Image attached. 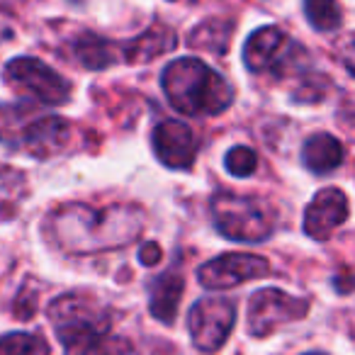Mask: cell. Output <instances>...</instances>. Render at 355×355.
<instances>
[{"label":"cell","mask_w":355,"mask_h":355,"mask_svg":"<svg viewBox=\"0 0 355 355\" xmlns=\"http://www.w3.org/2000/svg\"><path fill=\"white\" fill-rule=\"evenodd\" d=\"M49 222L56 246L73 256L129 246L144 232V212L134 205H110L95 209L73 202L54 212Z\"/></svg>","instance_id":"cell-1"},{"label":"cell","mask_w":355,"mask_h":355,"mask_svg":"<svg viewBox=\"0 0 355 355\" xmlns=\"http://www.w3.org/2000/svg\"><path fill=\"white\" fill-rule=\"evenodd\" d=\"M51 326L64 345V355H134L129 338L110 336V314L83 292L61 295L46 306Z\"/></svg>","instance_id":"cell-2"},{"label":"cell","mask_w":355,"mask_h":355,"mask_svg":"<svg viewBox=\"0 0 355 355\" xmlns=\"http://www.w3.org/2000/svg\"><path fill=\"white\" fill-rule=\"evenodd\" d=\"M161 85L168 103L188 117H214L234 103L232 83L195 56L171 61L161 73Z\"/></svg>","instance_id":"cell-3"},{"label":"cell","mask_w":355,"mask_h":355,"mask_svg":"<svg viewBox=\"0 0 355 355\" xmlns=\"http://www.w3.org/2000/svg\"><path fill=\"white\" fill-rule=\"evenodd\" d=\"M214 227L229 241L261 243L275 232V209L266 200L217 193L209 202Z\"/></svg>","instance_id":"cell-4"},{"label":"cell","mask_w":355,"mask_h":355,"mask_svg":"<svg viewBox=\"0 0 355 355\" xmlns=\"http://www.w3.org/2000/svg\"><path fill=\"white\" fill-rule=\"evenodd\" d=\"M3 78L12 90L37 100L40 105H64L71 98V83L51 66L35 56H17L3 71Z\"/></svg>","instance_id":"cell-5"},{"label":"cell","mask_w":355,"mask_h":355,"mask_svg":"<svg viewBox=\"0 0 355 355\" xmlns=\"http://www.w3.org/2000/svg\"><path fill=\"white\" fill-rule=\"evenodd\" d=\"M236 324V304L227 297H202L188 311L193 345L202 353H217Z\"/></svg>","instance_id":"cell-6"},{"label":"cell","mask_w":355,"mask_h":355,"mask_svg":"<svg viewBox=\"0 0 355 355\" xmlns=\"http://www.w3.org/2000/svg\"><path fill=\"white\" fill-rule=\"evenodd\" d=\"M306 311L309 300L304 297H292L277 287H263L248 300V334L253 338H266L280 326L304 319Z\"/></svg>","instance_id":"cell-7"},{"label":"cell","mask_w":355,"mask_h":355,"mask_svg":"<svg viewBox=\"0 0 355 355\" xmlns=\"http://www.w3.org/2000/svg\"><path fill=\"white\" fill-rule=\"evenodd\" d=\"M300 44H292L290 37L277 27H261L243 44V64L251 73H290L292 64H297Z\"/></svg>","instance_id":"cell-8"},{"label":"cell","mask_w":355,"mask_h":355,"mask_svg":"<svg viewBox=\"0 0 355 355\" xmlns=\"http://www.w3.org/2000/svg\"><path fill=\"white\" fill-rule=\"evenodd\" d=\"M270 272V263L253 253H222L198 268V280L207 290H229Z\"/></svg>","instance_id":"cell-9"},{"label":"cell","mask_w":355,"mask_h":355,"mask_svg":"<svg viewBox=\"0 0 355 355\" xmlns=\"http://www.w3.org/2000/svg\"><path fill=\"white\" fill-rule=\"evenodd\" d=\"M151 146L156 158L173 171H188L198 158L195 132L180 119H163L153 127Z\"/></svg>","instance_id":"cell-10"},{"label":"cell","mask_w":355,"mask_h":355,"mask_svg":"<svg viewBox=\"0 0 355 355\" xmlns=\"http://www.w3.org/2000/svg\"><path fill=\"white\" fill-rule=\"evenodd\" d=\"M348 195L340 188H324L304 209V234L314 241H329L331 234L348 219Z\"/></svg>","instance_id":"cell-11"},{"label":"cell","mask_w":355,"mask_h":355,"mask_svg":"<svg viewBox=\"0 0 355 355\" xmlns=\"http://www.w3.org/2000/svg\"><path fill=\"white\" fill-rule=\"evenodd\" d=\"M71 144V122L56 114H35L25 129L20 151L30 153L35 158L56 156Z\"/></svg>","instance_id":"cell-12"},{"label":"cell","mask_w":355,"mask_h":355,"mask_svg":"<svg viewBox=\"0 0 355 355\" xmlns=\"http://www.w3.org/2000/svg\"><path fill=\"white\" fill-rule=\"evenodd\" d=\"M185 290V277L180 266H171L163 275L153 277L148 282V309L158 321L171 326L178 316V304Z\"/></svg>","instance_id":"cell-13"},{"label":"cell","mask_w":355,"mask_h":355,"mask_svg":"<svg viewBox=\"0 0 355 355\" xmlns=\"http://www.w3.org/2000/svg\"><path fill=\"white\" fill-rule=\"evenodd\" d=\"M175 44H178L175 32L168 25H163V22H156V25H151L139 37L124 42V44L119 46V54H122V59L129 61V64H146V61H153L156 56L173 51Z\"/></svg>","instance_id":"cell-14"},{"label":"cell","mask_w":355,"mask_h":355,"mask_svg":"<svg viewBox=\"0 0 355 355\" xmlns=\"http://www.w3.org/2000/svg\"><path fill=\"white\" fill-rule=\"evenodd\" d=\"M343 161L345 148L334 134L319 132L306 139L302 146V163L306 166V171L316 173V175H329L336 168H340Z\"/></svg>","instance_id":"cell-15"},{"label":"cell","mask_w":355,"mask_h":355,"mask_svg":"<svg viewBox=\"0 0 355 355\" xmlns=\"http://www.w3.org/2000/svg\"><path fill=\"white\" fill-rule=\"evenodd\" d=\"M73 54H76V59L90 71L107 69V66H112L114 61L122 56L112 42L103 40V37L93 35V32H83V35L76 37Z\"/></svg>","instance_id":"cell-16"},{"label":"cell","mask_w":355,"mask_h":355,"mask_svg":"<svg viewBox=\"0 0 355 355\" xmlns=\"http://www.w3.org/2000/svg\"><path fill=\"white\" fill-rule=\"evenodd\" d=\"M35 119V110L25 105H0V144L22 148L27 124Z\"/></svg>","instance_id":"cell-17"},{"label":"cell","mask_w":355,"mask_h":355,"mask_svg":"<svg viewBox=\"0 0 355 355\" xmlns=\"http://www.w3.org/2000/svg\"><path fill=\"white\" fill-rule=\"evenodd\" d=\"M232 40V22H205L198 30L190 35L188 44L193 49H205V51H214V54H224Z\"/></svg>","instance_id":"cell-18"},{"label":"cell","mask_w":355,"mask_h":355,"mask_svg":"<svg viewBox=\"0 0 355 355\" xmlns=\"http://www.w3.org/2000/svg\"><path fill=\"white\" fill-rule=\"evenodd\" d=\"M306 20L314 30L319 32H334L340 27L343 10H340L338 0H304Z\"/></svg>","instance_id":"cell-19"},{"label":"cell","mask_w":355,"mask_h":355,"mask_svg":"<svg viewBox=\"0 0 355 355\" xmlns=\"http://www.w3.org/2000/svg\"><path fill=\"white\" fill-rule=\"evenodd\" d=\"M51 348L40 334L12 331L0 338V355H49Z\"/></svg>","instance_id":"cell-20"},{"label":"cell","mask_w":355,"mask_h":355,"mask_svg":"<svg viewBox=\"0 0 355 355\" xmlns=\"http://www.w3.org/2000/svg\"><path fill=\"white\" fill-rule=\"evenodd\" d=\"M22 193H25V178L0 163V219L15 214Z\"/></svg>","instance_id":"cell-21"},{"label":"cell","mask_w":355,"mask_h":355,"mask_svg":"<svg viewBox=\"0 0 355 355\" xmlns=\"http://www.w3.org/2000/svg\"><path fill=\"white\" fill-rule=\"evenodd\" d=\"M224 166H227V171L232 173L234 178H248L256 173L258 156H256V151L248 146H234V148H229L227 156H224Z\"/></svg>","instance_id":"cell-22"},{"label":"cell","mask_w":355,"mask_h":355,"mask_svg":"<svg viewBox=\"0 0 355 355\" xmlns=\"http://www.w3.org/2000/svg\"><path fill=\"white\" fill-rule=\"evenodd\" d=\"M35 311H37V295H25V290H22L20 297H17V302H15L17 319H22V321L32 319Z\"/></svg>","instance_id":"cell-23"},{"label":"cell","mask_w":355,"mask_h":355,"mask_svg":"<svg viewBox=\"0 0 355 355\" xmlns=\"http://www.w3.org/2000/svg\"><path fill=\"white\" fill-rule=\"evenodd\" d=\"M139 258H141L144 266H156V263H161V246L153 241H146L141 246V251H139Z\"/></svg>","instance_id":"cell-24"},{"label":"cell","mask_w":355,"mask_h":355,"mask_svg":"<svg viewBox=\"0 0 355 355\" xmlns=\"http://www.w3.org/2000/svg\"><path fill=\"white\" fill-rule=\"evenodd\" d=\"M134 355H141V353H139V350H137V353H134ZM153 355H161V350H158V353H153Z\"/></svg>","instance_id":"cell-25"},{"label":"cell","mask_w":355,"mask_h":355,"mask_svg":"<svg viewBox=\"0 0 355 355\" xmlns=\"http://www.w3.org/2000/svg\"><path fill=\"white\" fill-rule=\"evenodd\" d=\"M304 355H326V353H304Z\"/></svg>","instance_id":"cell-26"},{"label":"cell","mask_w":355,"mask_h":355,"mask_svg":"<svg viewBox=\"0 0 355 355\" xmlns=\"http://www.w3.org/2000/svg\"><path fill=\"white\" fill-rule=\"evenodd\" d=\"M6 3H8V0H0V6H6Z\"/></svg>","instance_id":"cell-27"}]
</instances>
